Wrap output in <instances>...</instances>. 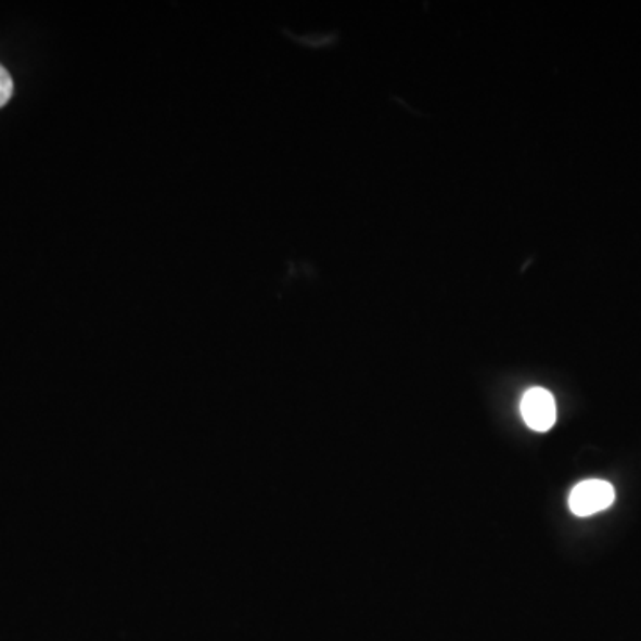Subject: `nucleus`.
Wrapping results in <instances>:
<instances>
[{"mask_svg":"<svg viewBox=\"0 0 641 641\" xmlns=\"http://www.w3.org/2000/svg\"><path fill=\"white\" fill-rule=\"evenodd\" d=\"M615 498L617 493L612 483L604 479H587L574 487L568 498V507L577 517H590L612 507Z\"/></svg>","mask_w":641,"mask_h":641,"instance_id":"1","label":"nucleus"},{"mask_svg":"<svg viewBox=\"0 0 641 641\" xmlns=\"http://www.w3.org/2000/svg\"><path fill=\"white\" fill-rule=\"evenodd\" d=\"M521 413L524 423L531 427L533 432L546 433L556 423V401L546 388H529L524 394Z\"/></svg>","mask_w":641,"mask_h":641,"instance_id":"2","label":"nucleus"},{"mask_svg":"<svg viewBox=\"0 0 641 641\" xmlns=\"http://www.w3.org/2000/svg\"><path fill=\"white\" fill-rule=\"evenodd\" d=\"M13 97V79L4 66L0 65V107H4Z\"/></svg>","mask_w":641,"mask_h":641,"instance_id":"3","label":"nucleus"}]
</instances>
